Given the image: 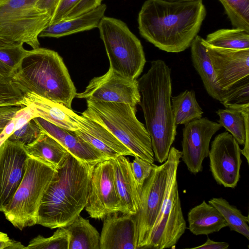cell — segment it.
<instances>
[{"label": "cell", "mask_w": 249, "mask_h": 249, "mask_svg": "<svg viewBox=\"0 0 249 249\" xmlns=\"http://www.w3.org/2000/svg\"><path fill=\"white\" fill-rule=\"evenodd\" d=\"M190 47L193 65L200 76L206 91L222 104L227 96L228 89L222 90L218 83L203 38L197 35Z\"/></svg>", "instance_id": "22"}, {"label": "cell", "mask_w": 249, "mask_h": 249, "mask_svg": "<svg viewBox=\"0 0 249 249\" xmlns=\"http://www.w3.org/2000/svg\"><path fill=\"white\" fill-rule=\"evenodd\" d=\"M10 83L23 94L34 93L70 108L77 93L62 58L43 48L27 51Z\"/></svg>", "instance_id": "4"}, {"label": "cell", "mask_w": 249, "mask_h": 249, "mask_svg": "<svg viewBox=\"0 0 249 249\" xmlns=\"http://www.w3.org/2000/svg\"><path fill=\"white\" fill-rule=\"evenodd\" d=\"M21 242L10 239L8 235L0 231V249H25Z\"/></svg>", "instance_id": "41"}, {"label": "cell", "mask_w": 249, "mask_h": 249, "mask_svg": "<svg viewBox=\"0 0 249 249\" xmlns=\"http://www.w3.org/2000/svg\"><path fill=\"white\" fill-rule=\"evenodd\" d=\"M24 106L23 94L10 83H0V106Z\"/></svg>", "instance_id": "36"}, {"label": "cell", "mask_w": 249, "mask_h": 249, "mask_svg": "<svg viewBox=\"0 0 249 249\" xmlns=\"http://www.w3.org/2000/svg\"><path fill=\"white\" fill-rule=\"evenodd\" d=\"M98 28L109 68L124 77L137 79L146 63L140 40L124 21L114 18L104 16Z\"/></svg>", "instance_id": "8"}, {"label": "cell", "mask_w": 249, "mask_h": 249, "mask_svg": "<svg viewBox=\"0 0 249 249\" xmlns=\"http://www.w3.org/2000/svg\"><path fill=\"white\" fill-rule=\"evenodd\" d=\"M33 120L43 131L57 140L77 160L93 165L107 160L101 153L79 137L74 131L58 127L40 117H35Z\"/></svg>", "instance_id": "19"}, {"label": "cell", "mask_w": 249, "mask_h": 249, "mask_svg": "<svg viewBox=\"0 0 249 249\" xmlns=\"http://www.w3.org/2000/svg\"><path fill=\"white\" fill-rule=\"evenodd\" d=\"M234 28L249 31V0H218Z\"/></svg>", "instance_id": "32"}, {"label": "cell", "mask_w": 249, "mask_h": 249, "mask_svg": "<svg viewBox=\"0 0 249 249\" xmlns=\"http://www.w3.org/2000/svg\"><path fill=\"white\" fill-rule=\"evenodd\" d=\"M153 163L137 156H135L133 161L130 162L132 174L141 191L144 182L150 175Z\"/></svg>", "instance_id": "37"}, {"label": "cell", "mask_w": 249, "mask_h": 249, "mask_svg": "<svg viewBox=\"0 0 249 249\" xmlns=\"http://www.w3.org/2000/svg\"><path fill=\"white\" fill-rule=\"evenodd\" d=\"M60 0H37L35 6L38 10L53 16Z\"/></svg>", "instance_id": "42"}, {"label": "cell", "mask_w": 249, "mask_h": 249, "mask_svg": "<svg viewBox=\"0 0 249 249\" xmlns=\"http://www.w3.org/2000/svg\"><path fill=\"white\" fill-rule=\"evenodd\" d=\"M57 176L54 167L29 156L22 181L3 211L6 219L20 230L36 224L42 198Z\"/></svg>", "instance_id": "6"}, {"label": "cell", "mask_w": 249, "mask_h": 249, "mask_svg": "<svg viewBox=\"0 0 249 249\" xmlns=\"http://www.w3.org/2000/svg\"><path fill=\"white\" fill-rule=\"evenodd\" d=\"M221 127L218 122L206 117L184 124L181 159L192 174L196 175L202 171L203 160L208 157L210 141Z\"/></svg>", "instance_id": "14"}, {"label": "cell", "mask_w": 249, "mask_h": 249, "mask_svg": "<svg viewBox=\"0 0 249 249\" xmlns=\"http://www.w3.org/2000/svg\"><path fill=\"white\" fill-rule=\"evenodd\" d=\"M170 1H188V0H168Z\"/></svg>", "instance_id": "44"}, {"label": "cell", "mask_w": 249, "mask_h": 249, "mask_svg": "<svg viewBox=\"0 0 249 249\" xmlns=\"http://www.w3.org/2000/svg\"><path fill=\"white\" fill-rule=\"evenodd\" d=\"M114 213L107 215L100 237V249H138L135 215Z\"/></svg>", "instance_id": "17"}, {"label": "cell", "mask_w": 249, "mask_h": 249, "mask_svg": "<svg viewBox=\"0 0 249 249\" xmlns=\"http://www.w3.org/2000/svg\"><path fill=\"white\" fill-rule=\"evenodd\" d=\"M172 108L177 125L185 124L202 118L203 111L197 103L193 90H186L171 97Z\"/></svg>", "instance_id": "29"}, {"label": "cell", "mask_w": 249, "mask_h": 249, "mask_svg": "<svg viewBox=\"0 0 249 249\" xmlns=\"http://www.w3.org/2000/svg\"><path fill=\"white\" fill-rule=\"evenodd\" d=\"M103 0H81L64 19L71 18L88 12L102 4Z\"/></svg>", "instance_id": "39"}, {"label": "cell", "mask_w": 249, "mask_h": 249, "mask_svg": "<svg viewBox=\"0 0 249 249\" xmlns=\"http://www.w3.org/2000/svg\"><path fill=\"white\" fill-rule=\"evenodd\" d=\"M107 9L105 4L76 17L49 24L39 37L59 38L98 28Z\"/></svg>", "instance_id": "23"}, {"label": "cell", "mask_w": 249, "mask_h": 249, "mask_svg": "<svg viewBox=\"0 0 249 249\" xmlns=\"http://www.w3.org/2000/svg\"><path fill=\"white\" fill-rule=\"evenodd\" d=\"M81 0H60L51 17L49 24L64 20Z\"/></svg>", "instance_id": "38"}, {"label": "cell", "mask_w": 249, "mask_h": 249, "mask_svg": "<svg viewBox=\"0 0 249 249\" xmlns=\"http://www.w3.org/2000/svg\"><path fill=\"white\" fill-rule=\"evenodd\" d=\"M64 228L70 234L69 249H100V234L89 219L80 215Z\"/></svg>", "instance_id": "27"}, {"label": "cell", "mask_w": 249, "mask_h": 249, "mask_svg": "<svg viewBox=\"0 0 249 249\" xmlns=\"http://www.w3.org/2000/svg\"><path fill=\"white\" fill-rule=\"evenodd\" d=\"M23 45L0 39V83H10L27 51Z\"/></svg>", "instance_id": "28"}, {"label": "cell", "mask_w": 249, "mask_h": 249, "mask_svg": "<svg viewBox=\"0 0 249 249\" xmlns=\"http://www.w3.org/2000/svg\"><path fill=\"white\" fill-rule=\"evenodd\" d=\"M37 0H0V39L39 47V35L51 16L37 9Z\"/></svg>", "instance_id": "9"}, {"label": "cell", "mask_w": 249, "mask_h": 249, "mask_svg": "<svg viewBox=\"0 0 249 249\" xmlns=\"http://www.w3.org/2000/svg\"><path fill=\"white\" fill-rule=\"evenodd\" d=\"M23 107L24 106H0V134Z\"/></svg>", "instance_id": "40"}, {"label": "cell", "mask_w": 249, "mask_h": 249, "mask_svg": "<svg viewBox=\"0 0 249 249\" xmlns=\"http://www.w3.org/2000/svg\"><path fill=\"white\" fill-rule=\"evenodd\" d=\"M70 234L64 227H59L48 237L41 235L33 238L25 249H69Z\"/></svg>", "instance_id": "33"}, {"label": "cell", "mask_w": 249, "mask_h": 249, "mask_svg": "<svg viewBox=\"0 0 249 249\" xmlns=\"http://www.w3.org/2000/svg\"><path fill=\"white\" fill-rule=\"evenodd\" d=\"M222 104L225 108L249 104V76L241 80L228 89L227 96Z\"/></svg>", "instance_id": "34"}, {"label": "cell", "mask_w": 249, "mask_h": 249, "mask_svg": "<svg viewBox=\"0 0 249 249\" xmlns=\"http://www.w3.org/2000/svg\"><path fill=\"white\" fill-rule=\"evenodd\" d=\"M218 123L234 138L239 144H249V104L216 111Z\"/></svg>", "instance_id": "25"}, {"label": "cell", "mask_w": 249, "mask_h": 249, "mask_svg": "<svg viewBox=\"0 0 249 249\" xmlns=\"http://www.w3.org/2000/svg\"><path fill=\"white\" fill-rule=\"evenodd\" d=\"M208 203L214 207L222 215L230 230L249 239V216L244 215L235 206L222 197H214Z\"/></svg>", "instance_id": "31"}, {"label": "cell", "mask_w": 249, "mask_h": 249, "mask_svg": "<svg viewBox=\"0 0 249 249\" xmlns=\"http://www.w3.org/2000/svg\"><path fill=\"white\" fill-rule=\"evenodd\" d=\"M5 139H0V146L1 144L3 142L5 141Z\"/></svg>", "instance_id": "45"}, {"label": "cell", "mask_w": 249, "mask_h": 249, "mask_svg": "<svg viewBox=\"0 0 249 249\" xmlns=\"http://www.w3.org/2000/svg\"><path fill=\"white\" fill-rule=\"evenodd\" d=\"M42 131L36 123L32 119L14 131L7 139L27 145L36 140Z\"/></svg>", "instance_id": "35"}, {"label": "cell", "mask_w": 249, "mask_h": 249, "mask_svg": "<svg viewBox=\"0 0 249 249\" xmlns=\"http://www.w3.org/2000/svg\"><path fill=\"white\" fill-rule=\"evenodd\" d=\"M25 146L29 156L42 160L57 170L71 154L57 140L44 131L34 142Z\"/></svg>", "instance_id": "26"}, {"label": "cell", "mask_w": 249, "mask_h": 249, "mask_svg": "<svg viewBox=\"0 0 249 249\" xmlns=\"http://www.w3.org/2000/svg\"><path fill=\"white\" fill-rule=\"evenodd\" d=\"M112 160L121 213L136 215L140 208L141 191L132 174L130 161L125 156H120Z\"/></svg>", "instance_id": "20"}, {"label": "cell", "mask_w": 249, "mask_h": 249, "mask_svg": "<svg viewBox=\"0 0 249 249\" xmlns=\"http://www.w3.org/2000/svg\"><path fill=\"white\" fill-rule=\"evenodd\" d=\"M85 208L91 217L96 219H103L114 213H121L112 159L102 161L94 166L89 198Z\"/></svg>", "instance_id": "11"}, {"label": "cell", "mask_w": 249, "mask_h": 249, "mask_svg": "<svg viewBox=\"0 0 249 249\" xmlns=\"http://www.w3.org/2000/svg\"><path fill=\"white\" fill-rule=\"evenodd\" d=\"M206 16L202 0H146L138 14V29L159 49L180 53L190 47Z\"/></svg>", "instance_id": "1"}, {"label": "cell", "mask_w": 249, "mask_h": 249, "mask_svg": "<svg viewBox=\"0 0 249 249\" xmlns=\"http://www.w3.org/2000/svg\"><path fill=\"white\" fill-rule=\"evenodd\" d=\"M189 230L194 235H208L218 232L228 225L219 211L203 200L188 213Z\"/></svg>", "instance_id": "24"}, {"label": "cell", "mask_w": 249, "mask_h": 249, "mask_svg": "<svg viewBox=\"0 0 249 249\" xmlns=\"http://www.w3.org/2000/svg\"><path fill=\"white\" fill-rule=\"evenodd\" d=\"M186 229L177 182V173L172 181L162 210L151 231L146 249H174Z\"/></svg>", "instance_id": "10"}, {"label": "cell", "mask_w": 249, "mask_h": 249, "mask_svg": "<svg viewBox=\"0 0 249 249\" xmlns=\"http://www.w3.org/2000/svg\"><path fill=\"white\" fill-rule=\"evenodd\" d=\"M29 156L25 144L6 139L0 146V212L10 203L23 178Z\"/></svg>", "instance_id": "15"}, {"label": "cell", "mask_w": 249, "mask_h": 249, "mask_svg": "<svg viewBox=\"0 0 249 249\" xmlns=\"http://www.w3.org/2000/svg\"><path fill=\"white\" fill-rule=\"evenodd\" d=\"M95 165L70 154L42 198L36 224L50 229L64 227L80 215L88 202Z\"/></svg>", "instance_id": "3"}, {"label": "cell", "mask_w": 249, "mask_h": 249, "mask_svg": "<svg viewBox=\"0 0 249 249\" xmlns=\"http://www.w3.org/2000/svg\"><path fill=\"white\" fill-rule=\"evenodd\" d=\"M82 115L103 125L133 154L150 163L154 155L150 137L137 118L136 106L129 104L87 99Z\"/></svg>", "instance_id": "5"}, {"label": "cell", "mask_w": 249, "mask_h": 249, "mask_svg": "<svg viewBox=\"0 0 249 249\" xmlns=\"http://www.w3.org/2000/svg\"><path fill=\"white\" fill-rule=\"evenodd\" d=\"M23 95L24 106L26 104H32L37 117L66 129L75 131L79 129L80 116L71 108L34 93H26Z\"/></svg>", "instance_id": "21"}, {"label": "cell", "mask_w": 249, "mask_h": 249, "mask_svg": "<svg viewBox=\"0 0 249 249\" xmlns=\"http://www.w3.org/2000/svg\"><path fill=\"white\" fill-rule=\"evenodd\" d=\"M75 97L137 106L141 96L137 79L124 77L109 68L104 75L92 78L85 90L76 93Z\"/></svg>", "instance_id": "13"}, {"label": "cell", "mask_w": 249, "mask_h": 249, "mask_svg": "<svg viewBox=\"0 0 249 249\" xmlns=\"http://www.w3.org/2000/svg\"><path fill=\"white\" fill-rule=\"evenodd\" d=\"M203 42L222 90L230 89L249 76V49H227L211 47Z\"/></svg>", "instance_id": "16"}, {"label": "cell", "mask_w": 249, "mask_h": 249, "mask_svg": "<svg viewBox=\"0 0 249 249\" xmlns=\"http://www.w3.org/2000/svg\"><path fill=\"white\" fill-rule=\"evenodd\" d=\"M229 245L225 242H216L207 238L206 242L199 246L190 248L191 249H227Z\"/></svg>", "instance_id": "43"}, {"label": "cell", "mask_w": 249, "mask_h": 249, "mask_svg": "<svg viewBox=\"0 0 249 249\" xmlns=\"http://www.w3.org/2000/svg\"><path fill=\"white\" fill-rule=\"evenodd\" d=\"M171 70L160 59L151 62L148 71L138 80L146 130L154 159L165 161L177 135L171 105Z\"/></svg>", "instance_id": "2"}, {"label": "cell", "mask_w": 249, "mask_h": 249, "mask_svg": "<svg viewBox=\"0 0 249 249\" xmlns=\"http://www.w3.org/2000/svg\"><path fill=\"white\" fill-rule=\"evenodd\" d=\"M182 152L171 147L167 160L158 166L153 163L150 175L140 194V208L135 215L138 249H146L155 221L162 210L173 178L177 173Z\"/></svg>", "instance_id": "7"}, {"label": "cell", "mask_w": 249, "mask_h": 249, "mask_svg": "<svg viewBox=\"0 0 249 249\" xmlns=\"http://www.w3.org/2000/svg\"><path fill=\"white\" fill-rule=\"evenodd\" d=\"M239 144L228 132L216 135L211 143L208 157L213 177L217 184L234 188L240 179L242 162Z\"/></svg>", "instance_id": "12"}, {"label": "cell", "mask_w": 249, "mask_h": 249, "mask_svg": "<svg viewBox=\"0 0 249 249\" xmlns=\"http://www.w3.org/2000/svg\"><path fill=\"white\" fill-rule=\"evenodd\" d=\"M79 126V129L74 131L75 133L107 160L120 156L134 157L127 147L100 124L81 115Z\"/></svg>", "instance_id": "18"}, {"label": "cell", "mask_w": 249, "mask_h": 249, "mask_svg": "<svg viewBox=\"0 0 249 249\" xmlns=\"http://www.w3.org/2000/svg\"><path fill=\"white\" fill-rule=\"evenodd\" d=\"M208 45L227 49H249V31L243 29H221L207 35L204 39Z\"/></svg>", "instance_id": "30"}]
</instances>
